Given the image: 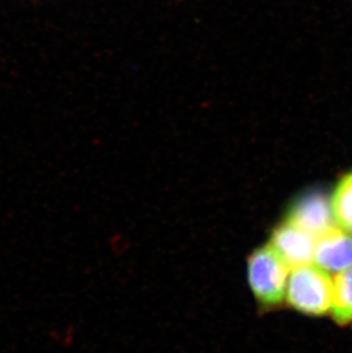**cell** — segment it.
Segmentation results:
<instances>
[{
	"label": "cell",
	"mask_w": 352,
	"mask_h": 353,
	"mask_svg": "<svg viewBox=\"0 0 352 353\" xmlns=\"http://www.w3.org/2000/svg\"><path fill=\"white\" fill-rule=\"evenodd\" d=\"M291 268L270 246L256 248L247 260V278L256 302L262 309H275L286 300Z\"/></svg>",
	"instance_id": "obj_1"
},
{
	"label": "cell",
	"mask_w": 352,
	"mask_h": 353,
	"mask_svg": "<svg viewBox=\"0 0 352 353\" xmlns=\"http://www.w3.org/2000/svg\"><path fill=\"white\" fill-rule=\"evenodd\" d=\"M286 301L301 314L322 316L331 310L333 280L327 271L316 264L292 269L289 272Z\"/></svg>",
	"instance_id": "obj_2"
},
{
	"label": "cell",
	"mask_w": 352,
	"mask_h": 353,
	"mask_svg": "<svg viewBox=\"0 0 352 353\" xmlns=\"http://www.w3.org/2000/svg\"><path fill=\"white\" fill-rule=\"evenodd\" d=\"M286 221L317 236L334 227L331 201L322 191L311 190L297 196L289 206Z\"/></svg>",
	"instance_id": "obj_3"
},
{
	"label": "cell",
	"mask_w": 352,
	"mask_h": 353,
	"mask_svg": "<svg viewBox=\"0 0 352 353\" xmlns=\"http://www.w3.org/2000/svg\"><path fill=\"white\" fill-rule=\"evenodd\" d=\"M269 243L291 270L313 263L316 238L286 220L273 229Z\"/></svg>",
	"instance_id": "obj_4"
},
{
	"label": "cell",
	"mask_w": 352,
	"mask_h": 353,
	"mask_svg": "<svg viewBox=\"0 0 352 353\" xmlns=\"http://www.w3.org/2000/svg\"><path fill=\"white\" fill-rule=\"evenodd\" d=\"M313 263L335 274L349 269L352 267V234L334 225L317 236Z\"/></svg>",
	"instance_id": "obj_5"
},
{
	"label": "cell",
	"mask_w": 352,
	"mask_h": 353,
	"mask_svg": "<svg viewBox=\"0 0 352 353\" xmlns=\"http://www.w3.org/2000/svg\"><path fill=\"white\" fill-rule=\"evenodd\" d=\"M333 319L340 326L352 323V267L333 280Z\"/></svg>",
	"instance_id": "obj_6"
},
{
	"label": "cell",
	"mask_w": 352,
	"mask_h": 353,
	"mask_svg": "<svg viewBox=\"0 0 352 353\" xmlns=\"http://www.w3.org/2000/svg\"><path fill=\"white\" fill-rule=\"evenodd\" d=\"M331 207L338 225L352 234V172L336 184L331 198Z\"/></svg>",
	"instance_id": "obj_7"
}]
</instances>
